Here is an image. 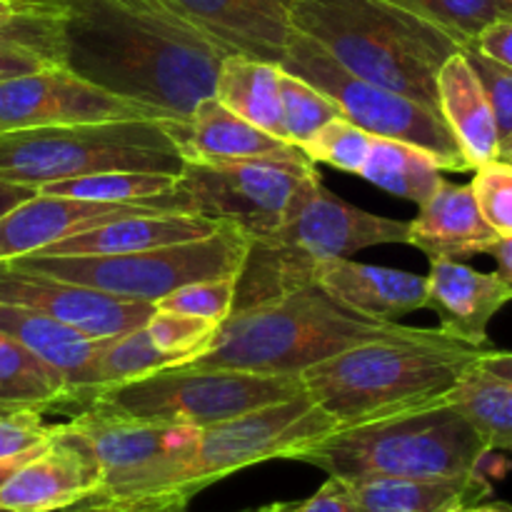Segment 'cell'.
<instances>
[{
    "mask_svg": "<svg viewBox=\"0 0 512 512\" xmlns=\"http://www.w3.org/2000/svg\"><path fill=\"white\" fill-rule=\"evenodd\" d=\"M425 280L428 308L438 315L440 333L470 348H485L490 323L512 303V283L450 258H430Z\"/></svg>",
    "mask_w": 512,
    "mask_h": 512,
    "instance_id": "cell-18",
    "label": "cell"
},
{
    "mask_svg": "<svg viewBox=\"0 0 512 512\" xmlns=\"http://www.w3.org/2000/svg\"><path fill=\"white\" fill-rule=\"evenodd\" d=\"M488 445L450 398L373 423L338 428L290 460L328 478L448 480L483 475Z\"/></svg>",
    "mask_w": 512,
    "mask_h": 512,
    "instance_id": "cell-5",
    "label": "cell"
},
{
    "mask_svg": "<svg viewBox=\"0 0 512 512\" xmlns=\"http://www.w3.org/2000/svg\"><path fill=\"white\" fill-rule=\"evenodd\" d=\"M58 38L60 65L165 120L213 95L230 55L165 0H63Z\"/></svg>",
    "mask_w": 512,
    "mask_h": 512,
    "instance_id": "cell-1",
    "label": "cell"
},
{
    "mask_svg": "<svg viewBox=\"0 0 512 512\" xmlns=\"http://www.w3.org/2000/svg\"><path fill=\"white\" fill-rule=\"evenodd\" d=\"M348 483L363 512H460L490 495L483 475L448 480L363 478Z\"/></svg>",
    "mask_w": 512,
    "mask_h": 512,
    "instance_id": "cell-26",
    "label": "cell"
},
{
    "mask_svg": "<svg viewBox=\"0 0 512 512\" xmlns=\"http://www.w3.org/2000/svg\"><path fill=\"white\" fill-rule=\"evenodd\" d=\"M148 210L153 208L90 203V200H75L65 195L35 193L0 215V263L43 253L45 248L80 230L123 218V215L148 213Z\"/></svg>",
    "mask_w": 512,
    "mask_h": 512,
    "instance_id": "cell-21",
    "label": "cell"
},
{
    "mask_svg": "<svg viewBox=\"0 0 512 512\" xmlns=\"http://www.w3.org/2000/svg\"><path fill=\"white\" fill-rule=\"evenodd\" d=\"M333 430H338L335 420L320 410L305 390L295 398L235 415L200 430L188 488L198 495L208 485L250 465L290 460L298 450L318 443Z\"/></svg>",
    "mask_w": 512,
    "mask_h": 512,
    "instance_id": "cell-13",
    "label": "cell"
},
{
    "mask_svg": "<svg viewBox=\"0 0 512 512\" xmlns=\"http://www.w3.org/2000/svg\"><path fill=\"white\" fill-rule=\"evenodd\" d=\"M370 143H373V135L365 133L363 128L350 123L343 115H338V118L328 120L320 130H315L313 138L300 150L315 165L325 163L330 168L343 170V173L360 175L365 160H368Z\"/></svg>",
    "mask_w": 512,
    "mask_h": 512,
    "instance_id": "cell-35",
    "label": "cell"
},
{
    "mask_svg": "<svg viewBox=\"0 0 512 512\" xmlns=\"http://www.w3.org/2000/svg\"><path fill=\"white\" fill-rule=\"evenodd\" d=\"M418 208V218L408 223V245L423 250L428 258L488 255L500 238L485 223L470 185L443 180Z\"/></svg>",
    "mask_w": 512,
    "mask_h": 512,
    "instance_id": "cell-22",
    "label": "cell"
},
{
    "mask_svg": "<svg viewBox=\"0 0 512 512\" xmlns=\"http://www.w3.org/2000/svg\"><path fill=\"white\" fill-rule=\"evenodd\" d=\"M135 118L165 120L148 105L108 93L60 63L0 80V133Z\"/></svg>",
    "mask_w": 512,
    "mask_h": 512,
    "instance_id": "cell-14",
    "label": "cell"
},
{
    "mask_svg": "<svg viewBox=\"0 0 512 512\" xmlns=\"http://www.w3.org/2000/svg\"><path fill=\"white\" fill-rule=\"evenodd\" d=\"M280 105H283V138L298 148H303L315 130L323 128L328 120L343 115L323 90L288 70L280 73Z\"/></svg>",
    "mask_w": 512,
    "mask_h": 512,
    "instance_id": "cell-34",
    "label": "cell"
},
{
    "mask_svg": "<svg viewBox=\"0 0 512 512\" xmlns=\"http://www.w3.org/2000/svg\"><path fill=\"white\" fill-rule=\"evenodd\" d=\"M280 68L323 90L338 105L343 118L363 128L365 133L423 148L443 170H470L458 140L453 138L440 113L395 90L348 73L308 35L295 30Z\"/></svg>",
    "mask_w": 512,
    "mask_h": 512,
    "instance_id": "cell-12",
    "label": "cell"
},
{
    "mask_svg": "<svg viewBox=\"0 0 512 512\" xmlns=\"http://www.w3.org/2000/svg\"><path fill=\"white\" fill-rule=\"evenodd\" d=\"M450 403L478 430L490 453L512 455V383L488 373L480 365L463 375Z\"/></svg>",
    "mask_w": 512,
    "mask_h": 512,
    "instance_id": "cell-31",
    "label": "cell"
},
{
    "mask_svg": "<svg viewBox=\"0 0 512 512\" xmlns=\"http://www.w3.org/2000/svg\"><path fill=\"white\" fill-rule=\"evenodd\" d=\"M408 243L405 220L383 218L345 203L323 183L283 225L250 240L248 258L235 285L233 310L313 283V270L333 258H350L375 245Z\"/></svg>",
    "mask_w": 512,
    "mask_h": 512,
    "instance_id": "cell-6",
    "label": "cell"
},
{
    "mask_svg": "<svg viewBox=\"0 0 512 512\" xmlns=\"http://www.w3.org/2000/svg\"><path fill=\"white\" fill-rule=\"evenodd\" d=\"M360 178H365L385 193L395 195V198L420 205L443 183L445 175L433 155L425 153L423 148L373 135Z\"/></svg>",
    "mask_w": 512,
    "mask_h": 512,
    "instance_id": "cell-30",
    "label": "cell"
},
{
    "mask_svg": "<svg viewBox=\"0 0 512 512\" xmlns=\"http://www.w3.org/2000/svg\"><path fill=\"white\" fill-rule=\"evenodd\" d=\"M235 285H238V278L198 280V283H188L173 293L163 295L153 305L155 310H165V313L198 315V318L223 325L233 313Z\"/></svg>",
    "mask_w": 512,
    "mask_h": 512,
    "instance_id": "cell-37",
    "label": "cell"
},
{
    "mask_svg": "<svg viewBox=\"0 0 512 512\" xmlns=\"http://www.w3.org/2000/svg\"><path fill=\"white\" fill-rule=\"evenodd\" d=\"M38 190L28 188V185L8 183V180H0V215L8 213L10 208H15L18 203L28 200L30 195H35Z\"/></svg>",
    "mask_w": 512,
    "mask_h": 512,
    "instance_id": "cell-46",
    "label": "cell"
},
{
    "mask_svg": "<svg viewBox=\"0 0 512 512\" xmlns=\"http://www.w3.org/2000/svg\"><path fill=\"white\" fill-rule=\"evenodd\" d=\"M280 68L268 60L225 55L215 78L213 95L265 133L283 138V105H280ZM288 143V140H285Z\"/></svg>",
    "mask_w": 512,
    "mask_h": 512,
    "instance_id": "cell-27",
    "label": "cell"
},
{
    "mask_svg": "<svg viewBox=\"0 0 512 512\" xmlns=\"http://www.w3.org/2000/svg\"><path fill=\"white\" fill-rule=\"evenodd\" d=\"M293 512H363V510H360L348 480L328 478V483H325L313 498L295 505Z\"/></svg>",
    "mask_w": 512,
    "mask_h": 512,
    "instance_id": "cell-42",
    "label": "cell"
},
{
    "mask_svg": "<svg viewBox=\"0 0 512 512\" xmlns=\"http://www.w3.org/2000/svg\"><path fill=\"white\" fill-rule=\"evenodd\" d=\"M318 285L340 308L380 323H395L413 310L428 308V280L383 265L358 263L353 258H333L313 270Z\"/></svg>",
    "mask_w": 512,
    "mask_h": 512,
    "instance_id": "cell-20",
    "label": "cell"
},
{
    "mask_svg": "<svg viewBox=\"0 0 512 512\" xmlns=\"http://www.w3.org/2000/svg\"><path fill=\"white\" fill-rule=\"evenodd\" d=\"M478 365L498 378L510 380L512 383V353H498V350H483Z\"/></svg>",
    "mask_w": 512,
    "mask_h": 512,
    "instance_id": "cell-45",
    "label": "cell"
},
{
    "mask_svg": "<svg viewBox=\"0 0 512 512\" xmlns=\"http://www.w3.org/2000/svg\"><path fill=\"white\" fill-rule=\"evenodd\" d=\"M173 365H180V360L160 350L153 343L148 330H145V325L143 328L128 330L123 335H113V338H108L98 363H95L93 395L103 388L130 383V380L145 378V375L173 368Z\"/></svg>",
    "mask_w": 512,
    "mask_h": 512,
    "instance_id": "cell-32",
    "label": "cell"
},
{
    "mask_svg": "<svg viewBox=\"0 0 512 512\" xmlns=\"http://www.w3.org/2000/svg\"><path fill=\"white\" fill-rule=\"evenodd\" d=\"M463 53L473 65L493 110L495 125H498V160H503L512 153V68L485 55L475 45H465Z\"/></svg>",
    "mask_w": 512,
    "mask_h": 512,
    "instance_id": "cell-38",
    "label": "cell"
},
{
    "mask_svg": "<svg viewBox=\"0 0 512 512\" xmlns=\"http://www.w3.org/2000/svg\"><path fill=\"white\" fill-rule=\"evenodd\" d=\"M320 183L310 158L185 163L175 200L180 213L230 223L255 240L283 225Z\"/></svg>",
    "mask_w": 512,
    "mask_h": 512,
    "instance_id": "cell-10",
    "label": "cell"
},
{
    "mask_svg": "<svg viewBox=\"0 0 512 512\" xmlns=\"http://www.w3.org/2000/svg\"><path fill=\"white\" fill-rule=\"evenodd\" d=\"M220 225H223L220 220L205 218V215L148 210V213L123 215V218L108 220V223L93 225V228L68 235V238L45 248L40 255L140 253V250L205 238V235L215 233Z\"/></svg>",
    "mask_w": 512,
    "mask_h": 512,
    "instance_id": "cell-23",
    "label": "cell"
},
{
    "mask_svg": "<svg viewBox=\"0 0 512 512\" xmlns=\"http://www.w3.org/2000/svg\"><path fill=\"white\" fill-rule=\"evenodd\" d=\"M303 393L300 375L173 365L130 383L103 388L83 408H103L150 423L210 428Z\"/></svg>",
    "mask_w": 512,
    "mask_h": 512,
    "instance_id": "cell-9",
    "label": "cell"
},
{
    "mask_svg": "<svg viewBox=\"0 0 512 512\" xmlns=\"http://www.w3.org/2000/svg\"><path fill=\"white\" fill-rule=\"evenodd\" d=\"M473 173L470 188L485 223L500 238H508L512 235V165L503 160H490L478 165Z\"/></svg>",
    "mask_w": 512,
    "mask_h": 512,
    "instance_id": "cell-39",
    "label": "cell"
},
{
    "mask_svg": "<svg viewBox=\"0 0 512 512\" xmlns=\"http://www.w3.org/2000/svg\"><path fill=\"white\" fill-rule=\"evenodd\" d=\"M488 255H493L495 263H498V275L512 283V235L508 238H498L493 243V248L488 250Z\"/></svg>",
    "mask_w": 512,
    "mask_h": 512,
    "instance_id": "cell-47",
    "label": "cell"
},
{
    "mask_svg": "<svg viewBox=\"0 0 512 512\" xmlns=\"http://www.w3.org/2000/svg\"><path fill=\"white\" fill-rule=\"evenodd\" d=\"M100 490V465L70 423L53 425L48 443L0 485V512H60Z\"/></svg>",
    "mask_w": 512,
    "mask_h": 512,
    "instance_id": "cell-16",
    "label": "cell"
},
{
    "mask_svg": "<svg viewBox=\"0 0 512 512\" xmlns=\"http://www.w3.org/2000/svg\"><path fill=\"white\" fill-rule=\"evenodd\" d=\"M193 495L185 490H175V493L153 495V498H135V500H113L100 498V495H90V498L80 500V503L70 505V508L60 512H188ZM293 508V503H273L263 505V508L243 510V512H285Z\"/></svg>",
    "mask_w": 512,
    "mask_h": 512,
    "instance_id": "cell-40",
    "label": "cell"
},
{
    "mask_svg": "<svg viewBox=\"0 0 512 512\" xmlns=\"http://www.w3.org/2000/svg\"><path fill=\"white\" fill-rule=\"evenodd\" d=\"M428 20L460 48L473 45L493 23L503 20L498 0H390Z\"/></svg>",
    "mask_w": 512,
    "mask_h": 512,
    "instance_id": "cell-33",
    "label": "cell"
},
{
    "mask_svg": "<svg viewBox=\"0 0 512 512\" xmlns=\"http://www.w3.org/2000/svg\"><path fill=\"white\" fill-rule=\"evenodd\" d=\"M438 108L440 118L458 140L470 170L498 160V125L463 48L450 55L440 68Z\"/></svg>",
    "mask_w": 512,
    "mask_h": 512,
    "instance_id": "cell-25",
    "label": "cell"
},
{
    "mask_svg": "<svg viewBox=\"0 0 512 512\" xmlns=\"http://www.w3.org/2000/svg\"><path fill=\"white\" fill-rule=\"evenodd\" d=\"M25 3H38V5H60L63 0H25Z\"/></svg>",
    "mask_w": 512,
    "mask_h": 512,
    "instance_id": "cell-51",
    "label": "cell"
},
{
    "mask_svg": "<svg viewBox=\"0 0 512 512\" xmlns=\"http://www.w3.org/2000/svg\"><path fill=\"white\" fill-rule=\"evenodd\" d=\"M93 448L100 465V490L113 500L153 498L188 488L200 428L150 423L103 408H83L68 420Z\"/></svg>",
    "mask_w": 512,
    "mask_h": 512,
    "instance_id": "cell-11",
    "label": "cell"
},
{
    "mask_svg": "<svg viewBox=\"0 0 512 512\" xmlns=\"http://www.w3.org/2000/svg\"><path fill=\"white\" fill-rule=\"evenodd\" d=\"M410 330L408 325L360 318L310 283L265 303L233 310L213 345L185 365L303 375L353 345L400 338Z\"/></svg>",
    "mask_w": 512,
    "mask_h": 512,
    "instance_id": "cell-4",
    "label": "cell"
},
{
    "mask_svg": "<svg viewBox=\"0 0 512 512\" xmlns=\"http://www.w3.org/2000/svg\"><path fill=\"white\" fill-rule=\"evenodd\" d=\"M58 5H38V3H25V0H0V28H8L15 20L23 18L28 13H38V10H50Z\"/></svg>",
    "mask_w": 512,
    "mask_h": 512,
    "instance_id": "cell-44",
    "label": "cell"
},
{
    "mask_svg": "<svg viewBox=\"0 0 512 512\" xmlns=\"http://www.w3.org/2000/svg\"><path fill=\"white\" fill-rule=\"evenodd\" d=\"M53 435V425H45L35 410L0 413V463L28 458L38 453Z\"/></svg>",
    "mask_w": 512,
    "mask_h": 512,
    "instance_id": "cell-41",
    "label": "cell"
},
{
    "mask_svg": "<svg viewBox=\"0 0 512 512\" xmlns=\"http://www.w3.org/2000/svg\"><path fill=\"white\" fill-rule=\"evenodd\" d=\"M168 120L25 128L0 133V180L43 188L58 180L110 170L180 175L185 160L168 133Z\"/></svg>",
    "mask_w": 512,
    "mask_h": 512,
    "instance_id": "cell-7",
    "label": "cell"
},
{
    "mask_svg": "<svg viewBox=\"0 0 512 512\" xmlns=\"http://www.w3.org/2000/svg\"><path fill=\"white\" fill-rule=\"evenodd\" d=\"M0 303L38 310L90 338H113L143 328L155 313L153 303L115 298L103 290L18 268L10 260L0 263Z\"/></svg>",
    "mask_w": 512,
    "mask_h": 512,
    "instance_id": "cell-15",
    "label": "cell"
},
{
    "mask_svg": "<svg viewBox=\"0 0 512 512\" xmlns=\"http://www.w3.org/2000/svg\"><path fill=\"white\" fill-rule=\"evenodd\" d=\"M483 348L413 328L408 335L353 345L300 375L303 390L338 428L428 408L453 393Z\"/></svg>",
    "mask_w": 512,
    "mask_h": 512,
    "instance_id": "cell-2",
    "label": "cell"
},
{
    "mask_svg": "<svg viewBox=\"0 0 512 512\" xmlns=\"http://www.w3.org/2000/svg\"><path fill=\"white\" fill-rule=\"evenodd\" d=\"M0 333L10 335L20 345L53 365L68 380L73 398L88 403L93 395V370L108 338H90L70 325L58 323L38 310L0 303Z\"/></svg>",
    "mask_w": 512,
    "mask_h": 512,
    "instance_id": "cell-24",
    "label": "cell"
},
{
    "mask_svg": "<svg viewBox=\"0 0 512 512\" xmlns=\"http://www.w3.org/2000/svg\"><path fill=\"white\" fill-rule=\"evenodd\" d=\"M250 250V235L223 223L215 233L163 248L125 255H23L13 265L125 300L155 303L188 283L238 278Z\"/></svg>",
    "mask_w": 512,
    "mask_h": 512,
    "instance_id": "cell-8",
    "label": "cell"
},
{
    "mask_svg": "<svg viewBox=\"0 0 512 512\" xmlns=\"http://www.w3.org/2000/svg\"><path fill=\"white\" fill-rule=\"evenodd\" d=\"M463 512H512V508H508V505H470V508H465Z\"/></svg>",
    "mask_w": 512,
    "mask_h": 512,
    "instance_id": "cell-49",
    "label": "cell"
},
{
    "mask_svg": "<svg viewBox=\"0 0 512 512\" xmlns=\"http://www.w3.org/2000/svg\"><path fill=\"white\" fill-rule=\"evenodd\" d=\"M295 510V505H293V508H288V510H285V512H293Z\"/></svg>",
    "mask_w": 512,
    "mask_h": 512,
    "instance_id": "cell-53",
    "label": "cell"
},
{
    "mask_svg": "<svg viewBox=\"0 0 512 512\" xmlns=\"http://www.w3.org/2000/svg\"><path fill=\"white\" fill-rule=\"evenodd\" d=\"M175 185H178V175L110 170V173L48 183L38 188V193L65 195V198L90 200V203L143 205V208L165 210V213H180L178 200H175Z\"/></svg>",
    "mask_w": 512,
    "mask_h": 512,
    "instance_id": "cell-29",
    "label": "cell"
},
{
    "mask_svg": "<svg viewBox=\"0 0 512 512\" xmlns=\"http://www.w3.org/2000/svg\"><path fill=\"white\" fill-rule=\"evenodd\" d=\"M20 20V18H18ZM8 28H10V25H8ZM8 28H0V33H3V30H8Z\"/></svg>",
    "mask_w": 512,
    "mask_h": 512,
    "instance_id": "cell-54",
    "label": "cell"
},
{
    "mask_svg": "<svg viewBox=\"0 0 512 512\" xmlns=\"http://www.w3.org/2000/svg\"><path fill=\"white\" fill-rule=\"evenodd\" d=\"M165 125L185 163L308 158L298 145L285 143L235 115L215 95L200 100L185 120H168Z\"/></svg>",
    "mask_w": 512,
    "mask_h": 512,
    "instance_id": "cell-19",
    "label": "cell"
},
{
    "mask_svg": "<svg viewBox=\"0 0 512 512\" xmlns=\"http://www.w3.org/2000/svg\"><path fill=\"white\" fill-rule=\"evenodd\" d=\"M498 8L503 20H512V0H498Z\"/></svg>",
    "mask_w": 512,
    "mask_h": 512,
    "instance_id": "cell-50",
    "label": "cell"
},
{
    "mask_svg": "<svg viewBox=\"0 0 512 512\" xmlns=\"http://www.w3.org/2000/svg\"><path fill=\"white\" fill-rule=\"evenodd\" d=\"M473 45L478 50H483L485 55L498 60V63L512 68V20H498V23H493Z\"/></svg>",
    "mask_w": 512,
    "mask_h": 512,
    "instance_id": "cell-43",
    "label": "cell"
},
{
    "mask_svg": "<svg viewBox=\"0 0 512 512\" xmlns=\"http://www.w3.org/2000/svg\"><path fill=\"white\" fill-rule=\"evenodd\" d=\"M503 163H510V165H512V153H510V155H505V158H503Z\"/></svg>",
    "mask_w": 512,
    "mask_h": 512,
    "instance_id": "cell-52",
    "label": "cell"
},
{
    "mask_svg": "<svg viewBox=\"0 0 512 512\" xmlns=\"http://www.w3.org/2000/svg\"><path fill=\"white\" fill-rule=\"evenodd\" d=\"M230 55L278 63L293 38L295 0H165Z\"/></svg>",
    "mask_w": 512,
    "mask_h": 512,
    "instance_id": "cell-17",
    "label": "cell"
},
{
    "mask_svg": "<svg viewBox=\"0 0 512 512\" xmlns=\"http://www.w3.org/2000/svg\"><path fill=\"white\" fill-rule=\"evenodd\" d=\"M460 512H463V510H460Z\"/></svg>",
    "mask_w": 512,
    "mask_h": 512,
    "instance_id": "cell-55",
    "label": "cell"
},
{
    "mask_svg": "<svg viewBox=\"0 0 512 512\" xmlns=\"http://www.w3.org/2000/svg\"><path fill=\"white\" fill-rule=\"evenodd\" d=\"M28 458H30V455H28ZM28 458H18V460H8V463H0V485H3L5 480H8V475L13 473V470L18 468L20 463H25V460H28Z\"/></svg>",
    "mask_w": 512,
    "mask_h": 512,
    "instance_id": "cell-48",
    "label": "cell"
},
{
    "mask_svg": "<svg viewBox=\"0 0 512 512\" xmlns=\"http://www.w3.org/2000/svg\"><path fill=\"white\" fill-rule=\"evenodd\" d=\"M70 398L73 390L68 380L53 365L0 333V413H43Z\"/></svg>",
    "mask_w": 512,
    "mask_h": 512,
    "instance_id": "cell-28",
    "label": "cell"
},
{
    "mask_svg": "<svg viewBox=\"0 0 512 512\" xmlns=\"http://www.w3.org/2000/svg\"><path fill=\"white\" fill-rule=\"evenodd\" d=\"M293 28L358 78L438 108V73L453 38L390 0H295Z\"/></svg>",
    "mask_w": 512,
    "mask_h": 512,
    "instance_id": "cell-3",
    "label": "cell"
},
{
    "mask_svg": "<svg viewBox=\"0 0 512 512\" xmlns=\"http://www.w3.org/2000/svg\"><path fill=\"white\" fill-rule=\"evenodd\" d=\"M145 330H148L150 338L160 350L175 355L180 365H185L213 345L220 323L198 318V315L155 310L148 323H145Z\"/></svg>",
    "mask_w": 512,
    "mask_h": 512,
    "instance_id": "cell-36",
    "label": "cell"
}]
</instances>
